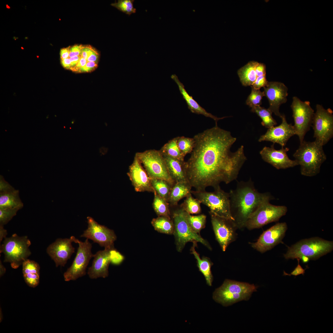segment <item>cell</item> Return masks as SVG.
Masks as SVG:
<instances>
[{
	"label": "cell",
	"mask_w": 333,
	"mask_h": 333,
	"mask_svg": "<svg viewBox=\"0 0 333 333\" xmlns=\"http://www.w3.org/2000/svg\"><path fill=\"white\" fill-rule=\"evenodd\" d=\"M195 145L185 162L188 183L196 191L214 188L222 182L227 184L236 179L247 160L244 147L235 152L230 149L236 138L230 132L216 125L194 136Z\"/></svg>",
	"instance_id": "obj_1"
},
{
	"label": "cell",
	"mask_w": 333,
	"mask_h": 333,
	"mask_svg": "<svg viewBox=\"0 0 333 333\" xmlns=\"http://www.w3.org/2000/svg\"><path fill=\"white\" fill-rule=\"evenodd\" d=\"M229 193L232 215L238 228L245 227L249 218L263 201L274 199L269 192H258L251 179L238 182Z\"/></svg>",
	"instance_id": "obj_2"
},
{
	"label": "cell",
	"mask_w": 333,
	"mask_h": 333,
	"mask_svg": "<svg viewBox=\"0 0 333 333\" xmlns=\"http://www.w3.org/2000/svg\"><path fill=\"white\" fill-rule=\"evenodd\" d=\"M323 146L315 140L312 142L303 140L293 154L300 166V173L303 176L312 177L320 172L321 166L327 159Z\"/></svg>",
	"instance_id": "obj_3"
},
{
	"label": "cell",
	"mask_w": 333,
	"mask_h": 333,
	"mask_svg": "<svg viewBox=\"0 0 333 333\" xmlns=\"http://www.w3.org/2000/svg\"><path fill=\"white\" fill-rule=\"evenodd\" d=\"M174 207L175 208L170 213L174 224L173 235L177 251L181 252L189 242H200L211 250L212 247L208 242L191 229L187 220L186 212L180 205Z\"/></svg>",
	"instance_id": "obj_4"
},
{
	"label": "cell",
	"mask_w": 333,
	"mask_h": 333,
	"mask_svg": "<svg viewBox=\"0 0 333 333\" xmlns=\"http://www.w3.org/2000/svg\"><path fill=\"white\" fill-rule=\"evenodd\" d=\"M257 288L254 284L227 279L215 290L213 298L217 302L228 306L240 301L248 300L252 294L257 291Z\"/></svg>",
	"instance_id": "obj_5"
},
{
	"label": "cell",
	"mask_w": 333,
	"mask_h": 333,
	"mask_svg": "<svg viewBox=\"0 0 333 333\" xmlns=\"http://www.w3.org/2000/svg\"><path fill=\"white\" fill-rule=\"evenodd\" d=\"M333 249L332 241L314 237L301 240L292 245L284 256L286 259H294L303 255L310 260H316L331 252Z\"/></svg>",
	"instance_id": "obj_6"
},
{
	"label": "cell",
	"mask_w": 333,
	"mask_h": 333,
	"mask_svg": "<svg viewBox=\"0 0 333 333\" xmlns=\"http://www.w3.org/2000/svg\"><path fill=\"white\" fill-rule=\"evenodd\" d=\"M212 192L191 191V193L202 204L208 207L209 212L218 216L234 221L231 214L229 193L222 189L220 186Z\"/></svg>",
	"instance_id": "obj_7"
},
{
	"label": "cell",
	"mask_w": 333,
	"mask_h": 333,
	"mask_svg": "<svg viewBox=\"0 0 333 333\" xmlns=\"http://www.w3.org/2000/svg\"><path fill=\"white\" fill-rule=\"evenodd\" d=\"M31 244L27 236H20L14 234L6 237L0 249V253L4 255V262H9L12 268L17 269L31 255L29 247Z\"/></svg>",
	"instance_id": "obj_8"
},
{
	"label": "cell",
	"mask_w": 333,
	"mask_h": 333,
	"mask_svg": "<svg viewBox=\"0 0 333 333\" xmlns=\"http://www.w3.org/2000/svg\"><path fill=\"white\" fill-rule=\"evenodd\" d=\"M271 199L263 201L249 218L245 227L249 230L261 228L273 222L278 221L286 214L288 209L285 206L271 204Z\"/></svg>",
	"instance_id": "obj_9"
},
{
	"label": "cell",
	"mask_w": 333,
	"mask_h": 333,
	"mask_svg": "<svg viewBox=\"0 0 333 333\" xmlns=\"http://www.w3.org/2000/svg\"><path fill=\"white\" fill-rule=\"evenodd\" d=\"M135 156L150 178L163 179L173 185L175 183L169 174L160 151L148 150L138 153Z\"/></svg>",
	"instance_id": "obj_10"
},
{
	"label": "cell",
	"mask_w": 333,
	"mask_h": 333,
	"mask_svg": "<svg viewBox=\"0 0 333 333\" xmlns=\"http://www.w3.org/2000/svg\"><path fill=\"white\" fill-rule=\"evenodd\" d=\"M292 100L291 107L294 122L293 126L295 135L298 136L301 143L311 126L314 113L309 101H302L295 96Z\"/></svg>",
	"instance_id": "obj_11"
},
{
	"label": "cell",
	"mask_w": 333,
	"mask_h": 333,
	"mask_svg": "<svg viewBox=\"0 0 333 333\" xmlns=\"http://www.w3.org/2000/svg\"><path fill=\"white\" fill-rule=\"evenodd\" d=\"M333 111L330 108L326 109L322 105L317 104L311 126L314 131L315 140L323 146L333 136Z\"/></svg>",
	"instance_id": "obj_12"
},
{
	"label": "cell",
	"mask_w": 333,
	"mask_h": 333,
	"mask_svg": "<svg viewBox=\"0 0 333 333\" xmlns=\"http://www.w3.org/2000/svg\"><path fill=\"white\" fill-rule=\"evenodd\" d=\"M75 243L78 244L76 256L71 266L64 274L65 281L76 280L86 274V269L90 259L93 257L92 245L86 239L84 242L76 239Z\"/></svg>",
	"instance_id": "obj_13"
},
{
	"label": "cell",
	"mask_w": 333,
	"mask_h": 333,
	"mask_svg": "<svg viewBox=\"0 0 333 333\" xmlns=\"http://www.w3.org/2000/svg\"><path fill=\"white\" fill-rule=\"evenodd\" d=\"M209 214L216 239L222 250L225 251L229 245L236 240L238 228L233 220Z\"/></svg>",
	"instance_id": "obj_14"
},
{
	"label": "cell",
	"mask_w": 333,
	"mask_h": 333,
	"mask_svg": "<svg viewBox=\"0 0 333 333\" xmlns=\"http://www.w3.org/2000/svg\"><path fill=\"white\" fill-rule=\"evenodd\" d=\"M87 219L88 228L80 236L91 239L105 248L114 247L117 239L114 231L99 224L91 217H88Z\"/></svg>",
	"instance_id": "obj_15"
},
{
	"label": "cell",
	"mask_w": 333,
	"mask_h": 333,
	"mask_svg": "<svg viewBox=\"0 0 333 333\" xmlns=\"http://www.w3.org/2000/svg\"><path fill=\"white\" fill-rule=\"evenodd\" d=\"M286 222L278 223L264 231L251 247L261 253L271 250L282 242L287 229Z\"/></svg>",
	"instance_id": "obj_16"
},
{
	"label": "cell",
	"mask_w": 333,
	"mask_h": 333,
	"mask_svg": "<svg viewBox=\"0 0 333 333\" xmlns=\"http://www.w3.org/2000/svg\"><path fill=\"white\" fill-rule=\"evenodd\" d=\"M76 238L72 236L69 238H58L50 245L47 252L54 261L56 267L64 266L75 252L72 243L75 242Z\"/></svg>",
	"instance_id": "obj_17"
},
{
	"label": "cell",
	"mask_w": 333,
	"mask_h": 333,
	"mask_svg": "<svg viewBox=\"0 0 333 333\" xmlns=\"http://www.w3.org/2000/svg\"><path fill=\"white\" fill-rule=\"evenodd\" d=\"M265 96L268 100L269 107L268 109L272 113L281 118L282 114L279 112V108L287 101L288 88L283 83L277 81L268 82L263 87Z\"/></svg>",
	"instance_id": "obj_18"
},
{
	"label": "cell",
	"mask_w": 333,
	"mask_h": 333,
	"mask_svg": "<svg viewBox=\"0 0 333 333\" xmlns=\"http://www.w3.org/2000/svg\"><path fill=\"white\" fill-rule=\"evenodd\" d=\"M273 143L270 147L265 146L260 151L262 158L277 169H285L298 165L295 160L288 157L287 152L289 149L282 147L279 150L275 149Z\"/></svg>",
	"instance_id": "obj_19"
},
{
	"label": "cell",
	"mask_w": 333,
	"mask_h": 333,
	"mask_svg": "<svg viewBox=\"0 0 333 333\" xmlns=\"http://www.w3.org/2000/svg\"><path fill=\"white\" fill-rule=\"evenodd\" d=\"M281 123L278 126L268 129L265 133L261 135L258 141H269L284 147L289 139L295 135L293 126L287 122L285 116L282 114Z\"/></svg>",
	"instance_id": "obj_20"
},
{
	"label": "cell",
	"mask_w": 333,
	"mask_h": 333,
	"mask_svg": "<svg viewBox=\"0 0 333 333\" xmlns=\"http://www.w3.org/2000/svg\"><path fill=\"white\" fill-rule=\"evenodd\" d=\"M128 175L136 191L154 193L151 178L136 156L129 167Z\"/></svg>",
	"instance_id": "obj_21"
},
{
	"label": "cell",
	"mask_w": 333,
	"mask_h": 333,
	"mask_svg": "<svg viewBox=\"0 0 333 333\" xmlns=\"http://www.w3.org/2000/svg\"><path fill=\"white\" fill-rule=\"evenodd\" d=\"M113 248H105L94 254L92 265L88 271L90 278H105L108 276L109 266L111 262L110 251Z\"/></svg>",
	"instance_id": "obj_22"
},
{
	"label": "cell",
	"mask_w": 333,
	"mask_h": 333,
	"mask_svg": "<svg viewBox=\"0 0 333 333\" xmlns=\"http://www.w3.org/2000/svg\"><path fill=\"white\" fill-rule=\"evenodd\" d=\"M171 78L174 80L178 86L180 93L182 95L183 99L185 100L188 108L192 113L198 114H201L206 117L213 119L215 121L216 125H217V122L219 120L228 117H218L207 112L193 98L192 96H190L188 93L185 89L184 85L180 82L176 75H172Z\"/></svg>",
	"instance_id": "obj_23"
},
{
	"label": "cell",
	"mask_w": 333,
	"mask_h": 333,
	"mask_svg": "<svg viewBox=\"0 0 333 333\" xmlns=\"http://www.w3.org/2000/svg\"><path fill=\"white\" fill-rule=\"evenodd\" d=\"M162 154L169 174L174 182H188L184 161L180 160L165 154Z\"/></svg>",
	"instance_id": "obj_24"
},
{
	"label": "cell",
	"mask_w": 333,
	"mask_h": 333,
	"mask_svg": "<svg viewBox=\"0 0 333 333\" xmlns=\"http://www.w3.org/2000/svg\"><path fill=\"white\" fill-rule=\"evenodd\" d=\"M24 280L29 287L35 288L39 283L40 266L34 261L27 259L22 264Z\"/></svg>",
	"instance_id": "obj_25"
},
{
	"label": "cell",
	"mask_w": 333,
	"mask_h": 333,
	"mask_svg": "<svg viewBox=\"0 0 333 333\" xmlns=\"http://www.w3.org/2000/svg\"><path fill=\"white\" fill-rule=\"evenodd\" d=\"M197 247V243H193V246L190 249L191 253L193 254L196 260L197 265L199 271L203 274L205 279L206 283L208 286H211L213 281V276L211 270V268L213 263L210 259L206 257L201 258L199 254L195 250Z\"/></svg>",
	"instance_id": "obj_26"
},
{
	"label": "cell",
	"mask_w": 333,
	"mask_h": 333,
	"mask_svg": "<svg viewBox=\"0 0 333 333\" xmlns=\"http://www.w3.org/2000/svg\"><path fill=\"white\" fill-rule=\"evenodd\" d=\"M191 188L188 182L175 183L171 187L169 196L168 202L170 205L173 207L178 205L180 200L191 193Z\"/></svg>",
	"instance_id": "obj_27"
},
{
	"label": "cell",
	"mask_w": 333,
	"mask_h": 333,
	"mask_svg": "<svg viewBox=\"0 0 333 333\" xmlns=\"http://www.w3.org/2000/svg\"><path fill=\"white\" fill-rule=\"evenodd\" d=\"M23 204L19 196V191H13L0 193V208H16L20 210Z\"/></svg>",
	"instance_id": "obj_28"
},
{
	"label": "cell",
	"mask_w": 333,
	"mask_h": 333,
	"mask_svg": "<svg viewBox=\"0 0 333 333\" xmlns=\"http://www.w3.org/2000/svg\"><path fill=\"white\" fill-rule=\"evenodd\" d=\"M257 63L254 61H249L238 70L237 74L243 85L252 86L256 80L257 77L256 72Z\"/></svg>",
	"instance_id": "obj_29"
},
{
	"label": "cell",
	"mask_w": 333,
	"mask_h": 333,
	"mask_svg": "<svg viewBox=\"0 0 333 333\" xmlns=\"http://www.w3.org/2000/svg\"><path fill=\"white\" fill-rule=\"evenodd\" d=\"M151 223L157 232L167 234H173L174 226L171 217L158 216L153 219Z\"/></svg>",
	"instance_id": "obj_30"
},
{
	"label": "cell",
	"mask_w": 333,
	"mask_h": 333,
	"mask_svg": "<svg viewBox=\"0 0 333 333\" xmlns=\"http://www.w3.org/2000/svg\"><path fill=\"white\" fill-rule=\"evenodd\" d=\"M251 111L256 113L261 119V124L265 128L269 129L277 125L276 121L272 117L273 113L268 109L256 106L251 108Z\"/></svg>",
	"instance_id": "obj_31"
},
{
	"label": "cell",
	"mask_w": 333,
	"mask_h": 333,
	"mask_svg": "<svg viewBox=\"0 0 333 333\" xmlns=\"http://www.w3.org/2000/svg\"><path fill=\"white\" fill-rule=\"evenodd\" d=\"M151 182L154 191L168 202L171 190L173 185L161 179L151 178Z\"/></svg>",
	"instance_id": "obj_32"
},
{
	"label": "cell",
	"mask_w": 333,
	"mask_h": 333,
	"mask_svg": "<svg viewBox=\"0 0 333 333\" xmlns=\"http://www.w3.org/2000/svg\"><path fill=\"white\" fill-rule=\"evenodd\" d=\"M178 137L174 138L165 144L160 150L162 154L184 161V157L180 152L177 144Z\"/></svg>",
	"instance_id": "obj_33"
},
{
	"label": "cell",
	"mask_w": 333,
	"mask_h": 333,
	"mask_svg": "<svg viewBox=\"0 0 333 333\" xmlns=\"http://www.w3.org/2000/svg\"><path fill=\"white\" fill-rule=\"evenodd\" d=\"M154 196L153 203V208L158 216H171L169 203L154 192Z\"/></svg>",
	"instance_id": "obj_34"
},
{
	"label": "cell",
	"mask_w": 333,
	"mask_h": 333,
	"mask_svg": "<svg viewBox=\"0 0 333 333\" xmlns=\"http://www.w3.org/2000/svg\"><path fill=\"white\" fill-rule=\"evenodd\" d=\"M201 204L199 200L194 198L191 193L180 205L183 209L189 214L197 215L200 214L201 212Z\"/></svg>",
	"instance_id": "obj_35"
},
{
	"label": "cell",
	"mask_w": 333,
	"mask_h": 333,
	"mask_svg": "<svg viewBox=\"0 0 333 333\" xmlns=\"http://www.w3.org/2000/svg\"><path fill=\"white\" fill-rule=\"evenodd\" d=\"M186 212L187 220L190 227L195 232L199 234L200 231L205 227L206 216L204 214L193 216Z\"/></svg>",
	"instance_id": "obj_36"
},
{
	"label": "cell",
	"mask_w": 333,
	"mask_h": 333,
	"mask_svg": "<svg viewBox=\"0 0 333 333\" xmlns=\"http://www.w3.org/2000/svg\"><path fill=\"white\" fill-rule=\"evenodd\" d=\"M177 144L180 152L185 157L192 152L194 146L195 140L193 138L178 137Z\"/></svg>",
	"instance_id": "obj_37"
},
{
	"label": "cell",
	"mask_w": 333,
	"mask_h": 333,
	"mask_svg": "<svg viewBox=\"0 0 333 333\" xmlns=\"http://www.w3.org/2000/svg\"><path fill=\"white\" fill-rule=\"evenodd\" d=\"M251 92L248 97L246 101V104L250 107L256 106H260L262 104L261 100L263 97L265 96L263 91H261L260 89H256L252 86Z\"/></svg>",
	"instance_id": "obj_38"
},
{
	"label": "cell",
	"mask_w": 333,
	"mask_h": 333,
	"mask_svg": "<svg viewBox=\"0 0 333 333\" xmlns=\"http://www.w3.org/2000/svg\"><path fill=\"white\" fill-rule=\"evenodd\" d=\"M134 0H119L111 5L129 15L136 12L133 5Z\"/></svg>",
	"instance_id": "obj_39"
},
{
	"label": "cell",
	"mask_w": 333,
	"mask_h": 333,
	"mask_svg": "<svg viewBox=\"0 0 333 333\" xmlns=\"http://www.w3.org/2000/svg\"><path fill=\"white\" fill-rule=\"evenodd\" d=\"M19 210L16 208H0V225L4 226L7 224Z\"/></svg>",
	"instance_id": "obj_40"
},
{
	"label": "cell",
	"mask_w": 333,
	"mask_h": 333,
	"mask_svg": "<svg viewBox=\"0 0 333 333\" xmlns=\"http://www.w3.org/2000/svg\"><path fill=\"white\" fill-rule=\"evenodd\" d=\"M110 253L111 263L112 264L118 265L121 263L124 260V256L114 248L111 249Z\"/></svg>",
	"instance_id": "obj_41"
},
{
	"label": "cell",
	"mask_w": 333,
	"mask_h": 333,
	"mask_svg": "<svg viewBox=\"0 0 333 333\" xmlns=\"http://www.w3.org/2000/svg\"><path fill=\"white\" fill-rule=\"evenodd\" d=\"M15 189L1 175L0 176V193L9 192Z\"/></svg>",
	"instance_id": "obj_42"
},
{
	"label": "cell",
	"mask_w": 333,
	"mask_h": 333,
	"mask_svg": "<svg viewBox=\"0 0 333 333\" xmlns=\"http://www.w3.org/2000/svg\"><path fill=\"white\" fill-rule=\"evenodd\" d=\"M268 81L267 80L266 75H264L257 77L256 80L252 86L254 88L260 89L261 87H264L266 85Z\"/></svg>",
	"instance_id": "obj_43"
},
{
	"label": "cell",
	"mask_w": 333,
	"mask_h": 333,
	"mask_svg": "<svg viewBox=\"0 0 333 333\" xmlns=\"http://www.w3.org/2000/svg\"><path fill=\"white\" fill-rule=\"evenodd\" d=\"M84 46L75 45L70 47L69 58L77 56H81Z\"/></svg>",
	"instance_id": "obj_44"
},
{
	"label": "cell",
	"mask_w": 333,
	"mask_h": 333,
	"mask_svg": "<svg viewBox=\"0 0 333 333\" xmlns=\"http://www.w3.org/2000/svg\"><path fill=\"white\" fill-rule=\"evenodd\" d=\"M97 66V63L93 62L88 61L86 64L80 69L78 72H89L94 70Z\"/></svg>",
	"instance_id": "obj_45"
},
{
	"label": "cell",
	"mask_w": 333,
	"mask_h": 333,
	"mask_svg": "<svg viewBox=\"0 0 333 333\" xmlns=\"http://www.w3.org/2000/svg\"><path fill=\"white\" fill-rule=\"evenodd\" d=\"M298 261V265L295 269L290 274H288L286 273L285 271H284V275H289L290 276L291 275H294L295 276H298L300 274L304 275L305 273V270L306 269H303L300 264V258H297Z\"/></svg>",
	"instance_id": "obj_46"
},
{
	"label": "cell",
	"mask_w": 333,
	"mask_h": 333,
	"mask_svg": "<svg viewBox=\"0 0 333 333\" xmlns=\"http://www.w3.org/2000/svg\"><path fill=\"white\" fill-rule=\"evenodd\" d=\"M94 49L90 45L84 46L81 57L86 60L91 54Z\"/></svg>",
	"instance_id": "obj_47"
},
{
	"label": "cell",
	"mask_w": 333,
	"mask_h": 333,
	"mask_svg": "<svg viewBox=\"0 0 333 333\" xmlns=\"http://www.w3.org/2000/svg\"><path fill=\"white\" fill-rule=\"evenodd\" d=\"M256 72L257 77L266 75V66L263 63L257 62L256 67Z\"/></svg>",
	"instance_id": "obj_48"
},
{
	"label": "cell",
	"mask_w": 333,
	"mask_h": 333,
	"mask_svg": "<svg viewBox=\"0 0 333 333\" xmlns=\"http://www.w3.org/2000/svg\"><path fill=\"white\" fill-rule=\"evenodd\" d=\"M99 58V54L97 51L94 49L87 60V61L93 62L97 63Z\"/></svg>",
	"instance_id": "obj_49"
},
{
	"label": "cell",
	"mask_w": 333,
	"mask_h": 333,
	"mask_svg": "<svg viewBox=\"0 0 333 333\" xmlns=\"http://www.w3.org/2000/svg\"><path fill=\"white\" fill-rule=\"evenodd\" d=\"M87 62L88 61L86 59L81 57V58L77 65L72 69V70L77 72L80 69L84 66L86 64Z\"/></svg>",
	"instance_id": "obj_50"
},
{
	"label": "cell",
	"mask_w": 333,
	"mask_h": 333,
	"mask_svg": "<svg viewBox=\"0 0 333 333\" xmlns=\"http://www.w3.org/2000/svg\"><path fill=\"white\" fill-rule=\"evenodd\" d=\"M70 48V46L61 49L60 55L61 59L69 58Z\"/></svg>",
	"instance_id": "obj_51"
},
{
	"label": "cell",
	"mask_w": 333,
	"mask_h": 333,
	"mask_svg": "<svg viewBox=\"0 0 333 333\" xmlns=\"http://www.w3.org/2000/svg\"><path fill=\"white\" fill-rule=\"evenodd\" d=\"M80 58L81 56H77L69 58L71 62V68L70 70H72V69L76 66L79 61Z\"/></svg>",
	"instance_id": "obj_52"
},
{
	"label": "cell",
	"mask_w": 333,
	"mask_h": 333,
	"mask_svg": "<svg viewBox=\"0 0 333 333\" xmlns=\"http://www.w3.org/2000/svg\"><path fill=\"white\" fill-rule=\"evenodd\" d=\"M61 63L64 68L70 69L71 62L69 58L61 59Z\"/></svg>",
	"instance_id": "obj_53"
},
{
	"label": "cell",
	"mask_w": 333,
	"mask_h": 333,
	"mask_svg": "<svg viewBox=\"0 0 333 333\" xmlns=\"http://www.w3.org/2000/svg\"><path fill=\"white\" fill-rule=\"evenodd\" d=\"M7 234V230L4 228V226L0 225V242L6 237Z\"/></svg>",
	"instance_id": "obj_54"
},
{
	"label": "cell",
	"mask_w": 333,
	"mask_h": 333,
	"mask_svg": "<svg viewBox=\"0 0 333 333\" xmlns=\"http://www.w3.org/2000/svg\"><path fill=\"white\" fill-rule=\"evenodd\" d=\"M6 269L4 266L2 264L1 260L0 261V276L2 277V276L6 272Z\"/></svg>",
	"instance_id": "obj_55"
},
{
	"label": "cell",
	"mask_w": 333,
	"mask_h": 333,
	"mask_svg": "<svg viewBox=\"0 0 333 333\" xmlns=\"http://www.w3.org/2000/svg\"><path fill=\"white\" fill-rule=\"evenodd\" d=\"M299 258L301 259L302 262L304 263H307L310 260V258L308 257L303 255L300 256Z\"/></svg>",
	"instance_id": "obj_56"
},
{
	"label": "cell",
	"mask_w": 333,
	"mask_h": 333,
	"mask_svg": "<svg viewBox=\"0 0 333 333\" xmlns=\"http://www.w3.org/2000/svg\"><path fill=\"white\" fill-rule=\"evenodd\" d=\"M3 319V315L2 310L0 309V322H1Z\"/></svg>",
	"instance_id": "obj_57"
}]
</instances>
